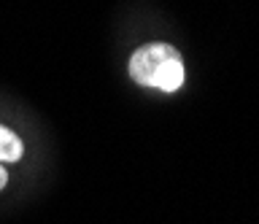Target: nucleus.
I'll list each match as a JSON object with an SVG mask.
<instances>
[{
    "mask_svg": "<svg viewBox=\"0 0 259 224\" xmlns=\"http://www.w3.org/2000/svg\"><path fill=\"white\" fill-rule=\"evenodd\" d=\"M8 184V173H6V167H3V162H0V189H3Z\"/></svg>",
    "mask_w": 259,
    "mask_h": 224,
    "instance_id": "nucleus-3",
    "label": "nucleus"
},
{
    "mask_svg": "<svg viewBox=\"0 0 259 224\" xmlns=\"http://www.w3.org/2000/svg\"><path fill=\"white\" fill-rule=\"evenodd\" d=\"M24 154V146L19 135L8 130L6 124H0V162H19Z\"/></svg>",
    "mask_w": 259,
    "mask_h": 224,
    "instance_id": "nucleus-2",
    "label": "nucleus"
},
{
    "mask_svg": "<svg viewBox=\"0 0 259 224\" xmlns=\"http://www.w3.org/2000/svg\"><path fill=\"white\" fill-rule=\"evenodd\" d=\"M130 76L135 84L159 92H176L184 84V62L170 43H146L130 57Z\"/></svg>",
    "mask_w": 259,
    "mask_h": 224,
    "instance_id": "nucleus-1",
    "label": "nucleus"
}]
</instances>
